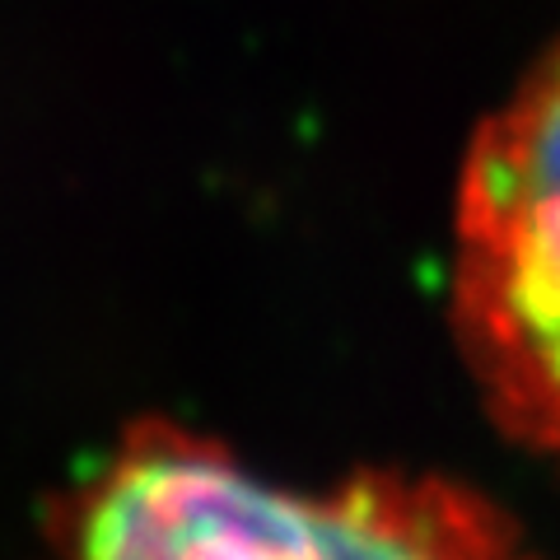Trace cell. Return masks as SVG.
<instances>
[{
	"label": "cell",
	"mask_w": 560,
	"mask_h": 560,
	"mask_svg": "<svg viewBox=\"0 0 560 560\" xmlns=\"http://www.w3.org/2000/svg\"><path fill=\"white\" fill-rule=\"evenodd\" d=\"M43 560H541L490 495L430 471L294 490L230 444L136 420L51 504Z\"/></svg>",
	"instance_id": "1"
},
{
	"label": "cell",
	"mask_w": 560,
	"mask_h": 560,
	"mask_svg": "<svg viewBox=\"0 0 560 560\" xmlns=\"http://www.w3.org/2000/svg\"><path fill=\"white\" fill-rule=\"evenodd\" d=\"M448 323L486 416L560 463V38L463 154Z\"/></svg>",
	"instance_id": "2"
}]
</instances>
